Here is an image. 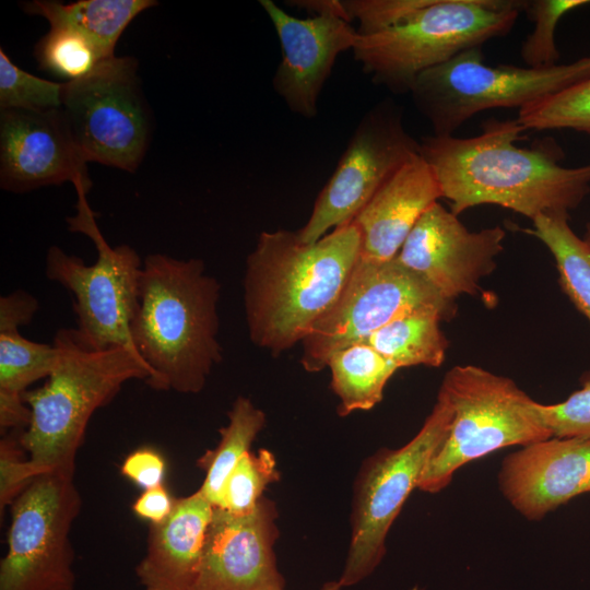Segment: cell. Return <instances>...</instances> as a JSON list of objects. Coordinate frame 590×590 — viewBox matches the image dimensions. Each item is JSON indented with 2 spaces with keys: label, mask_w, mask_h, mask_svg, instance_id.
Segmentation results:
<instances>
[{
  "label": "cell",
  "mask_w": 590,
  "mask_h": 590,
  "mask_svg": "<svg viewBox=\"0 0 590 590\" xmlns=\"http://www.w3.org/2000/svg\"><path fill=\"white\" fill-rule=\"evenodd\" d=\"M522 232L540 239L553 255L558 283L575 308L590 323V247L575 234L568 213L542 214Z\"/></svg>",
  "instance_id": "cell-24"
},
{
  "label": "cell",
  "mask_w": 590,
  "mask_h": 590,
  "mask_svg": "<svg viewBox=\"0 0 590 590\" xmlns=\"http://www.w3.org/2000/svg\"><path fill=\"white\" fill-rule=\"evenodd\" d=\"M498 482L515 509L539 520L590 494V438L551 437L524 446L504 459Z\"/></svg>",
  "instance_id": "cell-18"
},
{
  "label": "cell",
  "mask_w": 590,
  "mask_h": 590,
  "mask_svg": "<svg viewBox=\"0 0 590 590\" xmlns=\"http://www.w3.org/2000/svg\"><path fill=\"white\" fill-rule=\"evenodd\" d=\"M506 231L500 226L469 231L438 201L417 221L396 259L445 299L474 295L480 281L496 268Z\"/></svg>",
  "instance_id": "cell-14"
},
{
  "label": "cell",
  "mask_w": 590,
  "mask_h": 590,
  "mask_svg": "<svg viewBox=\"0 0 590 590\" xmlns=\"http://www.w3.org/2000/svg\"><path fill=\"white\" fill-rule=\"evenodd\" d=\"M522 9L517 0H432L394 27L358 35L352 51L374 83L410 93L426 70L507 35Z\"/></svg>",
  "instance_id": "cell-5"
},
{
  "label": "cell",
  "mask_w": 590,
  "mask_h": 590,
  "mask_svg": "<svg viewBox=\"0 0 590 590\" xmlns=\"http://www.w3.org/2000/svg\"><path fill=\"white\" fill-rule=\"evenodd\" d=\"M220 284L201 259L149 255L142 267L133 345L155 390L198 393L222 361L217 340Z\"/></svg>",
  "instance_id": "cell-3"
},
{
  "label": "cell",
  "mask_w": 590,
  "mask_h": 590,
  "mask_svg": "<svg viewBox=\"0 0 590 590\" xmlns=\"http://www.w3.org/2000/svg\"><path fill=\"white\" fill-rule=\"evenodd\" d=\"M342 588L343 587L341 586L339 580H335L323 583L319 590H341Z\"/></svg>",
  "instance_id": "cell-37"
},
{
  "label": "cell",
  "mask_w": 590,
  "mask_h": 590,
  "mask_svg": "<svg viewBox=\"0 0 590 590\" xmlns=\"http://www.w3.org/2000/svg\"><path fill=\"white\" fill-rule=\"evenodd\" d=\"M34 56L40 69L66 82L86 76L108 59L85 36L62 26H50L35 45Z\"/></svg>",
  "instance_id": "cell-28"
},
{
  "label": "cell",
  "mask_w": 590,
  "mask_h": 590,
  "mask_svg": "<svg viewBox=\"0 0 590 590\" xmlns=\"http://www.w3.org/2000/svg\"><path fill=\"white\" fill-rule=\"evenodd\" d=\"M432 0H343L351 21L356 20L357 34L373 35L394 27L425 8Z\"/></svg>",
  "instance_id": "cell-33"
},
{
  "label": "cell",
  "mask_w": 590,
  "mask_h": 590,
  "mask_svg": "<svg viewBox=\"0 0 590 590\" xmlns=\"http://www.w3.org/2000/svg\"><path fill=\"white\" fill-rule=\"evenodd\" d=\"M213 511L198 489L176 498L163 522L151 523L146 553L135 567L143 590L193 589Z\"/></svg>",
  "instance_id": "cell-20"
},
{
  "label": "cell",
  "mask_w": 590,
  "mask_h": 590,
  "mask_svg": "<svg viewBox=\"0 0 590 590\" xmlns=\"http://www.w3.org/2000/svg\"><path fill=\"white\" fill-rule=\"evenodd\" d=\"M590 78V56L547 68L486 64L482 47L426 70L410 93L435 135H452L474 115L522 108Z\"/></svg>",
  "instance_id": "cell-8"
},
{
  "label": "cell",
  "mask_w": 590,
  "mask_h": 590,
  "mask_svg": "<svg viewBox=\"0 0 590 590\" xmlns=\"http://www.w3.org/2000/svg\"><path fill=\"white\" fill-rule=\"evenodd\" d=\"M361 248L353 222L315 243L303 241L297 231L262 232L244 280L250 340L273 355L302 342L343 291Z\"/></svg>",
  "instance_id": "cell-2"
},
{
  "label": "cell",
  "mask_w": 590,
  "mask_h": 590,
  "mask_svg": "<svg viewBox=\"0 0 590 590\" xmlns=\"http://www.w3.org/2000/svg\"><path fill=\"white\" fill-rule=\"evenodd\" d=\"M581 388L555 404L536 402V411L556 438H590V371L582 375Z\"/></svg>",
  "instance_id": "cell-32"
},
{
  "label": "cell",
  "mask_w": 590,
  "mask_h": 590,
  "mask_svg": "<svg viewBox=\"0 0 590 590\" xmlns=\"http://www.w3.org/2000/svg\"><path fill=\"white\" fill-rule=\"evenodd\" d=\"M452 408L439 389L437 401L418 433L398 449H381L367 458L356 476L351 516V542L339 582L357 585L380 564L386 538L434 451L446 438Z\"/></svg>",
  "instance_id": "cell-10"
},
{
  "label": "cell",
  "mask_w": 590,
  "mask_h": 590,
  "mask_svg": "<svg viewBox=\"0 0 590 590\" xmlns=\"http://www.w3.org/2000/svg\"><path fill=\"white\" fill-rule=\"evenodd\" d=\"M75 191L76 214L67 219L69 229L93 241L97 259L88 266L80 257L51 246L46 255V276L72 294L74 332L83 346L96 351L122 346L138 354L131 323L139 307L143 262L129 245L109 246L96 224L87 191Z\"/></svg>",
  "instance_id": "cell-7"
},
{
  "label": "cell",
  "mask_w": 590,
  "mask_h": 590,
  "mask_svg": "<svg viewBox=\"0 0 590 590\" xmlns=\"http://www.w3.org/2000/svg\"><path fill=\"white\" fill-rule=\"evenodd\" d=\"M280 480L276 459L268 449L247 452L227 476L217 508L243 515L251 511L268 485Z\"/></svg>",
  "instance_id": "cell-29"
},
{
  "label": "cell",
  "mask_w": 590,
  "mask_h": 590,
  "mask_svg": "<svg viewBox=\"0 0 590 590\" xmlns=\"http://www.w3.org/2000/svg\"><path fill=\"white\" fill-rule=\"evenodd\" d=\"M524 128L517 119L491 118L471 138L425 135L420 154L433 169L442 198L457 216L495 204L535 219L568 213L590 192V163L564 167L565 153L553 138L519 148Z\"/></svg>",
  "instance_id": "cell-1"
},
{
  "label": "cell",
  "mask_w": 590,
  "mask_h": 590,
  "mask_svg": "<svg viewBox=\"0 0 590 590\" xmlns=\"http://www.w3.org/2000/svg\"><path fill=\"white\" fill-rule=\"evenodd\" d=\"M63 83L35 76L0 49V109L44 111L61 107Z\"/></svg>",
  "instance_id": "cell-31"
},
{
  "label": "cell",
  "mask_w": 590,
  "mask_h": 590,
  "mask_svg": "<svg viewBox=\"0 0 590 590\" xmlns=\"http://www.w3.org/2000/svg\"><path fill=\"white\" fill-rule=\"evenodd\" d=\"M441 320L448 319L440 310H415L393 319L366 342L397 368L439 367L449 344L439 326Z\"/></svg>",
  "instance_id": "cell-22"
},
{
  "label": "cell",
  "mask_w": 590,
  "mask_h": 590,
  "mask_svg": "<svg viewBox=\"0 0 590 590\" xmlns=\"http://www.w3.org/2000/svg\"><path fill=\"white\" fill-rule=\"evenodd\" d=\"M590 247V222L586 224L585 234L582 238Z\"/></svg>",
  "instance_id": "cell-38"
},
{
  "label": "cell",
  "mask_w": 590,
  "mask_h": 590,
  "mask_svg": "<svg viewBox=\"0 0 590 590\" xmlns=\"http://www.w3.org/2000/svg\"><path fill=\"white\" fill-rule=\"evenodd\" d=\"M440 389L452 408L442 442L428 460L417 488L438 493L462 465L514 445L528 446L552 437L532 400L511 379L475 365H458Z\"/></svg>",
  "instance_id": "cell-6"
},
{
  "label": "cell",
  "mask_w": 590,
  "mask_h": 590,
  "mask_svg": "<svg viewBox=\"0 0 590 590\" xmlns=\"http://www.w3.org/2000/svg\"><path fill=\"white\" fill-rule=\"evenodd\" d=\"M439 198L442 193L433 169L421 154L414 155L352 221L361 232V257L394 259L417 221Z\"/></svg>",
  "instance_id": "cell-19"
},
{
  "label": "cell",
  "mask_w": 590,
  "mask_h": 590,
  "mask_svg": "<svg viewBox=\"0 0 590 590\" xmlns=\"http://www.w3.org/2000/svg\"><path fill=\"white\" fill-rule=\"evenodd\" d=\"M331 388L340 399L338 414L368 411L384 397L388 380L398 369L367 342H359L333 353L327 364Z\"/></svg>",
  "instance_id": "cell-23"
},
{
  "label": "cell",
  "mask_w": 590,
  "mask_h": 590,
  "mask_svg": "<svg viewBox=\"0 0 590 590\" xmlns=\"http://www.w3.org/2000/svg\"><path fill=\"white\" fill-rule=\"evenodd\" d=\"M275 503L262 496L249 512L214 508L192 590H284L274 553Z\"/></svg>",
  "instance_id": "cell-15"
},
{
  "label": "cell",
  "mask_w": 590,
  "mask_h": 590,
  "mask_svg": "<svg viewBox=\"0 0 590 590\" xmlns=\"http://www.w3.org/2000/svg\"><path fill=\"white\" fill-rule=\"evenodd\" d=\"M120 472L144 491L150 489L163 485L165 460L156 450L141 448L125 459Z\"/></svg>",
  "instance_id": "cell-35"
},
{
  "label": "cell",
  "mask_w": 590,
  "mask_h": 590,
  "mask_svg": "<svg viewBox=\"0 0 590 590\" xmlns=\"http://www.w3.org/2000/svg\"><path fill=\"white\" fill-rule=\"evenodd\" d=\"M416 154L420 142L405 130L401 109L389 99L377 104L357 125L308 221L297 231L299 238L315 243L351 223L379 188Z\"/></svg>",
  "instance_id": "cell-13"
},
{
  "label": "cell",
  "mask_w": 590,
  "mask_h": 590,
  "mask_svg": "<svg viewBox=\"0 0 590 590\" xmlns=\"http://www.w3.org/2000/svg\"><path fill=\"white\" fill-rule=\"evenodd\" d=\"M175 499L164 485L145 489L133 503V512L151 523L163 522L172 512Z\"/></svg>",
  "instance_id": "cell-36"
},
{
  "label": "cell",
  "mask_w": 590,
  "mask_h": 590,
  "mask_svg": "<svg viewBox=\"0 0 590 590\" xmlns=\"http://www.w3.org/2000/svg\"><path fill=\"white\" fill-rule=\"evenodd\" d=\"M428 308L440 310L448 320L457 310L455 302L445 299L396 258L373 261L359 256L337 300L302 341L300 363L309 373L320 371L337 351L366 342L400 316Z\"/></svg>",
  "instance_id": "cell-11"
},
{
  "label": "cell",
  "mask_w": 590,
  "mask_h": 590,
  "mask_svg": "<svg viewBox=\"0 0 590 590\" xmlns=\"http://www.w3.org/2000/svg\"><path fill=\"white\" fill-rule=\"evenodd\" d=\"M86 162L69 133L61 107L44 111L0 110V187L27 192L70 181L87 192Z\"/></svg>",
  "instance_id": "cell-17"
},
{
  "label": "cell",
  "mask_w": 590,
  "mask_h": 590,
  "mask_svg": "<svg viewBox=\"0 0 590 590\" xmlns=\"http://www.w3.org/2000/svg\"><path fill=\"white\" fill-rule=\"evenodd\" d=\"M61 111L82 158L133 173L151 139L152 116L133 57L103 60L64 82Z\"/></svg>",
  "instance_id": "cell-9"
},
{
  "label": "cell",
  "mask_w": 590,
  "mask_h": 590,
  "mask_svg": "<svg viewBox=\"0 0 590 590\" xmlns=\"http://www.w3.org/2000/svg\"><path fill=\"white\" fill-rule=\"evenodd\" d=\"M54 344L58 359L47 381L23 394L32 417L20 441L40 474L74 479L76 452L93 413L108 404L125 382H148L152 373L129 349L83 346L74 329L58 330Z\"/></svg>",
  "instance_id": "cell-4"
},
{
  "label": "cell",
  "mask_w": 590,
  "mask_h": 590,
  "mask_svg": "<svg viewBox=\"0 0 590 590\" xmlns=\"http://www.w3.org/2000/svg\"><path fill=\"white\" fill-rule=\"evenodd\" d=\"M24 430H11L0 441V512L11 506L37 476L39 471L30 460L23 459L20 437Z\"/></svg>",
  "instance_id": "cell-34"
},
{
  "label": "cell",
  "mask_w": 590,
  "mask_h": 590,
  "mask_svg": "<svg viewBox=\"0 0 590 590\" xmlns=\"http://www.w3.org/2000/svg\"><path fill=\"white\" fill-rule=\"evenodd\" d=\"M153 0H80L64 4L54 0L25 2L23 10L45 17L50 26L68 27L85 36L105 58L130 22L142 11L156 5Z\"/></svg>",
  "instance_id": "cell-21"
},
{
  "label": "cell",
  "mask_w": 590,
  "mask_h": 590,
  "mask_svg": "<svg viewBox=\"0 0 590 590\" xmlns=\"http://www.w3.org/2000/svg\"><path fill=\"white\" fill-rule=\"evenodd\" d=\"M524 130L571 129L590 139V78L519 109Z\"/></svg>",
  "instance_id": "cell-27"
},
{
  "label": "cell",
  "mask_w": 590,
  "mask_h": 590,
  "mask_svg": "<svg viewBox=\"0 0 590 590\" xmlns=\"http://www.w3.org/2000/svg\"><path fill=\"white\" fill-rule=\"evenodd\" d=\"M266 424V414L250 399L238 397L228 411V423L220 428L221 439L213 450L206 451L197 465L205 470L199 488L217 508L225 481L237 462L250 451L251 444Z\"/></svg>",
  "instance_id": "cell-25"
},
{
  "label": "cell",
  "mask_w": 590,
  "mask_h": 590,
  "mask_svg": "<svg viewBox=\"0 0 590 590\" xmlns=\"http://www.w3.org/2000/svg\"><path fill=\"white\" fill-rule=\"evenodd\" d=\"M82 499L73 479L44 473L11 505L0 590H74L70 530Z\"/></svg>",
  "instance_id": "cell-12"
},
{
  "label": "cell",
  "mask_w": 590,
  "mask_h": 590,
  "mask_svg": "<svg viewBox=\"0 0 590 590\" xmlns=\"http://www.w3.org/2000/svg\"><path fill=\"white\" fill-rule=\"evenodd\" d=\"M590 0H529L523 9L534 30L522 43L520 56L530 68H547L558 64L560 54L555 44V30L568 12L589 4Z\"/></svg>",
  "instance_id": "cell-30"
},
{
  "label": "cell",
  "mask_w": 590,
  "mask_h": 590,
  "mask_svg": "<svg viewBox=\"0 0 590 590\" xmlns=\"http://www.w3.org/2000/svg\"><path fill=\"white\" fill-rule=\"evenodd\" d=\"M20 327L0 319V399H23L27 388L48 377L57 364L55 344L27 340L19 333Z\"/></svg>",
  "instance_id": "cell-26"
},
{
  "label": "cell",
  "mask_w": 590,
  "mask_h": 590,
  "mask_svg": "<svg viewBox=\"0 0 590 590\" xmlns=\"http://www.w3.org/2000/svg\"><path fill=\"white\" fill-rule=\"evenodd\" d=\"M282 50L272 85L287 107L305 118L317 115V102L338 56L352 50L358 37L347 19L324 13L293 16L272 0H260Z\"/></svg>",
  "instance_id": "cell-16"
}]
</instances>
